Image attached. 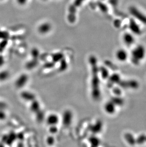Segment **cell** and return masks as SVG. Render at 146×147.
Instances as JSON below:
<instances>
[{
    "mask_svg": "<svg viewBox=\"0 0 146 147\" xmlns=\"http://www.w3.org/2000/svg\"><path fill=\"white\" fill-rule=\"evenodd\" d=\"M73 114L70 111L66 110L64 113L62 117V122L65 126H68L72 123Z\"/></svg>",
    "mask_w": 146,
    "mask_h": 147,
    "instance_id": "4",
    "label": "cell"
},
{
    "mask_svg": "<svg viewBox=\"0 0 146 147\" xmlns=\"http://www.w3.org/2000/svg\"><path fill=\"white\" fill-rule=\"evenodd\" d=\"M51 29V25L48 22H44L39 26L38 31L42 34H46L50 32Z\"/></svg>",
    "mask_w": 146,
    "mask_h": 147,
    "instance_id": "7",
    "label": "cell"
},
{
    "mask_svg": "<svg viewBox=\"0 0 146 147\" xmlns=\"http://www.w3.org/2000/svg\"><path fill=\"white\" fill-rule=\"evenodd\" d=\"M114 93L115 94H116L117 96H120L121 93V90L120 89H119L118 88H115L114 90Z\"/></svg>",
    "mask_w": 146,
    "mask_h": 147,
    "instance_id": "21",
    "label": "cell"
},
{
    "mask_svg": "<svg viewBox=\"0 0 146 147\" xmlns=\"http://www.w3.org/2000/svg\"><path fill=\"white\" fill-rule=\"evenodd\" d=\"M9 73L8 71H0V82L7 80L9 77Z\"/></svg>",
    "mask_w": 146,
    "mask_h": 147,
    "instance_id": "14",
    "label": "cell"
},
{
    "mask_svg": "<svg viewBox=\"0 0 146 147\" xmlns=\"http://www.w3.org/2000/svg\"><path fill=\"white\" fill-rule=\"evenodd\" d=\"M54 142V139L52 137H50L47 139V143H48V144H53Z\"/></svg>",
    "mask_w": 146,
    "mask_h": 147,
    "instance_id": "20",
    "label": "cell"
},
{
    "mask_svg": "<svg viewBox=\"0 0 146 147\" xmlns=\"http://www.w3.org/2000/svg\"><path fill=\"white\" fill-rule=\"evenodd\" d=\"M28 79L29 78H28V75H27L25 74H21L15 81V86L18 88H21L23 87L27 83Z\"/></svg>",
    "mask_w": 146,
    "mask_h": 147,
    "instance_id": "5",
    "label": "cell"
},
{
    "mask_svg": "<svg viewBox=\"0 0 146 147\" xmlns=\"http://www.w3.org/2000/svg\"><path fill=\"white\" fill-rule=\"evenodd\" d=\"M123 41L127 46H131L135 43V38L133 35L130 32H125L123 37Z\"/></svg>",
    "mask_w": 146,
    "mask_h": 147,
    "instance_id": "6",
    "label": "cell"
},
{
    "mask_svg": "<svg viewBox=\"0 0 146 147\" xmlns=\"http://www.w3.org/2000/svg\"><path fill=\"white\" fill-rule=\"evenodd\" d=\"M21 97L24 100L28 101H32L35 99V95L33 93L29 92H21Z\"/></svg>",
    "mask_w": 146,
    "mask_h": 147,
    "instance_id": "10",
    "label": "cell"
},
{
    "mask_svg": "<svg viewBox=\"0 0 146 147\" xmlns=\"http://www.w3.org/2000/svg\"><path fill=\"white\" fill-rule=\"evenodd\" d=\"M146 56V49L143 45H139L134 48L129 58L132 64L135 66L141 64Z\"/></svg>",
    "mask_w": 146,
    "mask_h": 147,
    "instance_id": "1",
    "label": "cell"
},
{
    "mask_svg": "<svg viewBox=\"0 0 146 147\" xmlns=\"http://www.w3.org/2000/svg\"><path fill=\"white\" fill-rule=\"evenodd\" d=\"M63 58V55L62 54H57L56 55L54 56L53 57V60L57 62V61H61Z\"/></svg>",
    "mask_w": 146,
    "mask_h": 147,
    "instance_id": "17",
    "label": "cell"
},
{
    "mask_svg": "<svg viewBox=\"0 0 146 147\" xmlns=\"http://www.w3.org/2000/svg\"><path fill=\"white\" fill-rule=\"evenodd\" d=\"M0 1H3V0H0Z\"/></svg>",
    "mask_w": 146,
    "mask_h": 147,
    "instance_id": "25",
    "label": "cell"
},
{
    "mask_svg": "<svg viewBox=\"0 0 146 147\" xmlns=\"http://www.w3.org/2000/svg\"><path fill=\"white\" fill-rule=\"evenodd\" d=\"M99 72L101 74V76L103 79H108L110 76L109 71L105 67L102 66L99 68Z\"/></svg>",
    "mask_w": 146,
    "mask_h": 147,
    "instance_id": "12",
    "label": "cell"
},
{
    "mask_svg": "<svg viewBox=\"0 0 146 147\" xmlns=\"http://www.w3.org/2000/svg\"><path fill=\"white\" fill-rule=\"evenodd\" d=\"M6 107L7 105L5 104V103L2 101H0V109L4 110Z\"/></svg>",
    "mask_w": 146,
    "mask_h": 147,
    "instance_id": "23",
    "label": "cell"
},
{
    "mask_svg": "<svg viewBox=\"0 0 146 147\" xmlns=\"http://www.w3.org/2000/svg\"><path fill=\"white\" fill-rule=\"evenodd\" d=\"M58 116L56 114H51L47 118V123L50 126L56 125L59 122Z\"/></svg>",
    "mask_w": 146,
    "mask_h": 147,
    "instance_id": "8",
    "label": "cell"
},
{
    "mask_svg": "<svg viewBox=\"0 0 146 147\" xmlns=\"http://www.w3.org/2000/svg\"><path fill=\"white\" fill-rule=\"evenodd\" d=\"M108 79L109 80L110 83L112 84H118L121 82V77L120 74H114L112 75H110Z\"/></svg>",
    "mask_w": 146,
    "mask_h": 147,
    "instance_id": "9",
    "label": "cell"
},
{
    "mask_svg": "<svg viewBox=\"0 0 146 147\" xmlns=\"http://www.w3.org/2000/svg\"><path fill=\"white\" fill-rule=\"evenodd\" d=\"M102 124L100 121L97 122L95 125H93L91 128V131L94 134H97L101 131L102 129Z\"/></svg>",
    "mask_w": 146,
    "mask_h": 147,
    "instance_id": "13",
    "label": "cell"
},
{
    "mask_svg": "<svg viewBox=\"0 0 146 147\" xmlns=\"http://www.w3.org/2000/svg\"><path fill=\"white\" fill-rule=\"evenodd\" d=\"M36 113H37L36 118H37V121H39V122L43 121L44 118V113L41 112L40 110V111H38V112Z\"/></svg>",
    "mask_w": 146,
    "mask_h": 147,
    "instance_id": "16",
    "label": "cell"
},
{
    "mask_svg": "<svg viewBox=\"0 0 146 147\" xmlns=\"http://www.w3.org/2000/svg\"><path fill=\"white\" fill-rule=\"evenodd\" d=\"M50 131L53 134L56 133L58 131V129L56 127V125L50 126Z\"/></svg>",
    "mask_w": 146,
    "mask_h": 147,
    "instance_id": "19",
    "label": "cell"
},
{
    "mask_svg": "<svg viewBox=\"0 0 146 147\" xmlns=\"http://www.w3.org/2000/svg\"><path fill=\"white\" fill-rule=\"evenodd\" d=\"M7 115L4 110L0 109V121H4L6 118Z\"/></svg>",
    "mask_w": 146,
    "mask_h": 147,
    "instance_id": "18",
    "label": "cell"
},
{
    "mask_svg": "<svg viewBox=\"0 0 146 147\" xmlns=\"http://www.w3.org/2000/svg\"><path fill=\"white\" fill-rule=\"evenodd\" d=\"M31 104L30 105V109L33 113H37L40 110V103L37 100H35L31 101Z\"/></svg>",
    "mask_w": 146,
    "mask_h": 147,
    "instance_id": "11",
    "label": "cell"
},
{
    "mask_svg": "<svg viewBox=\"0 0 146 147\" xmlns=\"http://www.w3.org/2000/svg\"><path fill=\"white\" fill-rule=\"evenodd\" d=\"M89 142L92 146H97L100 144V140L94 136L91 137L89 139Z\"/></svg>",
    "mask_w": 146,
    "mask_h": 147,
    "instance_id": "15",
    "label": "cell"
},
{
    "mask_svg": "<svg viewBox=\"0 0 146 147\" xmlns=\"http://www.w3.org/2000/svg\"><path fill=\"white\" fill-rule=\"evenodd\" d=\"M43 1H47V0H42Z\"/></svg>",
    "mask_w": 146,
    "mask_h": 147,
    "instance_id": "24",
    "label": "cell"
},
{
    "mask_svg": "<svg viewBox=\"0 0 146 147\" xmlns=\"http://www.w3.org/2000/svg\"><path fill=\"white\" fill-rule=\"evenodd\" d=\"M104 109L106 113L109 115L115 114L117 111V106L112 100L108 101L104 106Z\"/></svg>",
    "mask_w": 146,
    "mask_h": 147,
    "instance_id": "3",
    "label": "cell"
},
{
    "mask_svg": "<svg viewBox=\"0 0 146 147\" xmlns=\"http://www.w3.org/2000/svg\"><path fill=\"white\" fill-rule=\"evenodd\" d=\"M115 58L117 61L121 63H124L129 59L130 56L127 51L124 49H119L117 50L115 53Z\"/></svg>",
    "mask_w": 146,
    "mask_h": 147,
    "instance_id": "2",
    "label": "cell"
},
{
    "mask_svg": "<svg viewBox=\"0 0 146 147\" xmlns=\"http://www.w3.org/2000/svg\"><path fill=\"white\" fill-rule=\"evenodd\" d=\"M5 63V59L1 55H0V67L3 66Z\"/></svg>",
    "mask_w": 146,
    "mask_h": 147,
    "instance_id": "22",
    "label": "cell"
}]
</instances>
